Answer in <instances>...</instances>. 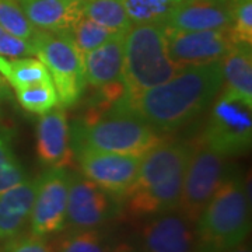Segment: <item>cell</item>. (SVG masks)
I'll return each mask as SVG.
<instances>
[{
	"mask_svg": "<svg viewBox=\"0 0 252 252\" xmlns=\"http://www.w3.org/2000/svg\"><path fill=\"white\" fill-rule=\"evenodd\" d=\"M223 86L221 62L182 67L172 79L112 107L127 111L161 132L187 125L213 102Z\"/></svg>",
	"mask_w": 252,
	"mask_h": 252,
	"instance_id": "6da1fadb",
	"label": "cell"
},
{
	"mask_svg": "<svg viewBox=\"0 0 252 252\" xmlns=\"http://www.w3.org/2000/svg\"><path fill=\"white\" fill-rule=\"evenodd\" d=\"M190 153L192 144L162 140L142 156L135 182L119 199V215L144 220L177 210Z\"/></svg>",
	"mask_w": 252,
	"mask_h": 252,
	"instance_id": "7a4b0ae2",
	"label": "cell"
},
{
	"mask_svg": "<svg viewBox=\"0 0 252 252\" xmlns=\"http://www.w3.org/2000/svg\"><path fill=\"white\" fill-rule=\"evenodd\" d=\"M69 132L73 154L99 150L142 157L164 140L158 130L140 118L115 107L102 112L91 108Z\"/></svg>",
	"mask_w": 252,
	"mask_h": 252,
	"instance_id": "3957f363",
	"label": "cell"
},
{
	"mask_svg": "<svg viewBox=\"0 0 252 252\" xmlns=\"http://www.w3.org/2000/svg\"><path fill=\"white\" fill-rule=\"evenodd\" d=\"M250 193L230 172L195 223L196 252H224L247 240L251 230Z\"/></svg>",
	"mask_w": 252,
	"mask_h": 252,
	"instance_id": "277c9868",
	"label": "cell"
},
{
	"mask_svg": "<svg viewBox=\"0 0 252 252\" xmlns=\"http://www.w3.org/2000/svg\"><path fill=\"white\" fill-rule=\"evenodd\" d=\"M168 55L167 28L161 23H142L129 28L124 49V86L121 99H132L172 79L180 72Z\"/></svg>",
	"mask_w": 252,
	"mask_h": 252,
	"instance_id": "5b68a950",
	"label": "cell"
},
{
	"mask_svg": "<svg viewBox=\"0 0 252 252\" xmlns=\"http://www.w3.org/2000/svg\"><path fill=\"white\" fill-rule=\"evenodd\" d=\"M31 44L34 55L45 64L62 107H73L86 89L83 55L70 34L36 31Z\"/></svg>",
	"mask_w": 252,
	"mask_h": 252,
	"instance_id": "8992f818",
	"label": "cell"
},
{
	"mask_svg": "<svg viewBox=\"0 0 252 252\" xmlns=\"http://www.w3.org/2000/svg\"><path fill=\"white\" fill-rule=\"evenodd\" d=\"M251 109V104L223 91L212 108L200 142L224 157L247 152L252 142Z\"/></svg>",
	"mask_w": 252,
	"mask_h": 252,
	"instance_id": "52a82bcc",
	"label": "cell"
},
{
	"mask_svg": "<svg viewBox=\"0 0 252 252\" xmlns=\"http://www.w3.org/2000/svg\"><path fill=\"white\" fill-rule=\"evenodd\" d=\"M228 174L223 154L212 150L202 142L192 146L177 210L192 223H196L207 202Z\"/></svg>",
	"mask_w": 252,
	"mask_h": 252,
	"instance_id": "ba28073f",
	"label": "cell"
},
{
	"mask_svg": "<svg viewBox=\"0 0 252 252\" xmlns=\"http://www.w3.org/2000/svg\"><path fill=\"white\" fill-rule=\"evenodd\" d=\"M121 202L83 174L70 172L66 227L97 228L119 215Z\"/></svg>",
	"mask_w": 252,
	"mask_h": 252,
	"instance_id": "9c48e42d",
	"label": "cell"
},
{
	"mask_svg": "<svg viewBox=\"0 0 252 252\" xmlns=\"http://www.w3.org/2000/svg\"><path fill=\"white\" fill-rule=\"evenodd\" d=\"M70 172L64 167H52L38 178L31 210V234L48 237L66 228V206Z\"/></svg>",
	"mask_w": 252,
	"mask_h": 252,
	"instance_id": "30bf717a",
	"label": "cell"
},
{
	"mask_svg": "<svg viewBox=\"0 0 252 252\" xmlns=\"http://www.w3.org/2000/svg\"><path fill=\"white\" fill-rule=\"evenodd\" d=\"M235 45L237 42L231 35L230 27L203 31H180L167 28L168 55L181 69L217 62Z\"/></svg>",
	"mask_w": 252,
	"mask_h": 252,
	"instance_id": "8fae6325",
	"label": "cell"
},
{
	"mask_svg": "<svg viewBox=\"0 0 252 252\" xmlns=\"http://www.w3.org/2000/svg\"><path fill=\"white\" fill-rule=\"evenodd\" d=\"M74 156L80 164L81 174L118 199L135 182L142 161V157L133 154L99 150H81Z\"/></svg>",
	"mask_w": 252,
	"mask_h": 252,
	"instance_id": "7c38bea8",
	"label": "cell"
},
{
	"mask_svg": "<svg viewBox=\"0 0 252 252\" xmlns=\"http://www.w3.org/2000/svg\"><path fill=\"white\" fill-rule=\"evenodd\" d=\"M142 252H196V230L178 210L149 217L140 228Z\"/></svg>",
	"mask_w": 252,
	"mask_h": 252,
	"instance_id": "4fadbf2b",
	"label": "cell"
},
{
	"mask_svg": "<svg viewBox=\"0 0 252 252\" xmlns=\"http://www.w3.org/2000/svg\"><path fill=\"white\" fill-rule=\"evenodd\" d=\"M233 23V0H182L164 20V26L180 31L228 28Z\"/></svg>",
	"mask_w": 252,
	"mask_h": 252,
	"instance_id": "5bb4252c",
	"label": "cell"
},
{
	"mask_svg": "<svg viewBox=\"0 0 252 252\" xmlns=\"http://www.w3.org/2000/svg\"><path fill=\"white\" fill-rule=\"evenodd\" d=\"M36 153L46 167H66L73 158L70 132L63 109H51L36 125Z\"/></svg>",
	"mask_w": 252,
	"mask_h": 252,
	"instance_id": "9a60e30c",
	"label": "cell"
},
{
	"mask_svg": "<svg viewBox=\"0 0 252 252\" xmlns=\"http://www.w3.org/2000/svg\"><path fill=\"white\" fill-rule=\"evenodd\" d=\"M127 31L115 32L107 42L83 55L86 81L95 87H104L124 81V49Z\"/></svg>",
	"mask_w": 252,
	"mask_h": 252,
	"instance_id": "2e32d148",
	"label": "cell"
},
{
	"mask_svg": "<svg viewBox=\"0 0 252 252\" xmlns=\"http://www.w3.org/2000/svg\"><path fill=\"white\" fill-rule=\"evenodd\" d=\"M34 27L58 34H70L83 17L84 0H18Z\"/></svg>",
	"mask_w": 252,
	"mask_h": 252,
	"instance_id": "e0dca14e",
	"label": "cell"
},
{
	"mask_svg": "<svg viewBox=\"0 0 252 252\" xmlns=\"http://www.w3.org/2000/svg\"><path fill=\"white\" fill-rule=\"evenodd\" d=\"M38 178L21 181L0 193V241L16 238L26 227L35 199Z\"/></svg>",
	"mask_w": 252,
	"mask_h": 252,
	"instance_id": "ac0fdd59",
	"label": "cell"
},
{
	"mask_svg": "<svg viewBox=\"0 0 252 252\" xmlns=\"http://www.w3.org/2000/svg\"><path fill=\"white\" fill-rule=\"evenodd\" d=\"M221 73L224 93L252 105V55L251 45L237 44L223 58Z\"/></svg>",
	"mask_w": 252,
	"mask_h": 252,
	"instance_id": "d6986e66",
	"label": "cell"
},
{
	"mask_svg": "<svg viewBox=\"0 0 252 252\" xmlns=\"http://www.w3.org/2000/svg\"><path fill=\"white\" fill-rule=\"evenodd\" d=\"M0 74L7 79L14 89L52 81L45 64L30 56L14 59L0 56Z\"/></svg>",
	"mask_w": 252,
	"mask_h": 252,
	"instance_id": "ffe728a7",
	"label": "cell"
},
{
	"mask_svg": "<svg viewBox=\"0 0 252 252\" xmlns=\"http://www.w3.org/2000/svg\"><path fill=\"white\" fill-rule=\"evenodd\" d=\"M83 16L114 32L129 31L132 27L122 0H84Z\"/></svg>",
	"mask_w": 252,
	"mask_h": 252,
	"instance_id": "44dd1931",
	"label": "cell"
},
{
	"mask_svg": "<svg viewBox=\"0 0 252 252\" xmlns=\"http://www.w3.org/2000/svg\"><path fill=\"white\" fill-rule=\"evenodd\" d=\"M52 252H107V235L101 228H70L49 244Z\"/></svg>",
	"mask_w": 252,
	"mask_h": 252,
	"instance_id": "7402d4cb",
	"label": "cell"
},
{
	"mask_svg": "<svg viewBox=\"0 0 252 252\" xmlns=\"http://www.w3.org/2000/svg\"><path fill=\"white\" fill-rule=\"evenodd\" d=\"M18 102L23 108L36 115H44L58 105V94L52 81L14 89Z\"/></svg>",
	"mask_w": 252,
	"mask_h": 252,
	"instance_id": "603a6c76",
	"label": "cell"
},
{
	"mask_svg": "<svg viewBox=\"0 0 252 252\" xmlns=\"http://www.w3.org/2000/svg\"><path fill=\"white\" fill-rule=\"evenodd\" d=\"M182 0H122L132 23H164V20Z\"/></svg>",
	"mask_w": 252,
	"mask_h": 252,
	"instance_id": "cb8c5ba5",
	"label": "cell"
},
{
	"mask_svg": "<svg viewBox=\"0 0 252 252\" xmlns=\"http://www.w3.org/2000/svg\"><path fill=\"white\" fill-rule=\"evenodd\" d=\"M26 180V172L11 147L9 133L0 132V193Z\"/></svg>",
	"mask_w": 252,
	"mask_h": 252,
	"instance_id": "d4e9b609",
	"label": "cell"
},
{
	"mask_svg": "<svg viewBox=\"0 0 252 252\" xmlns=\"http://www.w3.org/2000/svg\"><path fill=\"white\" fill-rule=\"evenodd\" d=\"M114 34H115L114 31L99 26L95 21H93L86 16H83L76 23V26L73 27L72 32H70L73 41L79 48L81 55L87 54L93 49H95L97 46L102 45Z\"/></svg>",
	"mask_w": 252,
	"mask_h": 252,
	"instance_id": "484cf974",
	"label": "cell"
},
{
	"mask_svg": "<svg viewBox=\"0 0 252 252\" xmlns=\"http://www.w3.org/2000/svg\"><path fill=\"white\" fill-rule=\"evenodd\" d=\"M0 27L27 41H31L36 32L14 0H0Z\"/></svg>",
	"mask_w": 252,
	"mask_h": 252,
	"instance_id": "4316f807",
	"label": "cell"
},
{
	"mask_svg": "<svg viewBox=\"0 0 252 252\" xmlns=\"http://www.w3.org/2000/svg\"><path fill=\"white\" fill-rule=\"evenodd\" d=\"M230 31L237 44L251 45L252 0H233V23Z\"/></svg>",
	"mask_w": 252,
	"mask_h": 252,
	"instance_id": "83f0119b",
	"label": "cell"
},
{
	"mask_svg": "<svg viewBox=\"0 0 252 252\" xmlns=\"http://www.w3.org/2000/svg\"><path fill=\"white\" fill-rule=\"evenodd\" d=\"M34 55L31 41L16 36L0 27V56L4 58H26Z\"/></svg>",
	"mask_w": 252,
	"mask_h": 252,
	"instance_id": "f1b7e54d",
	"label": "cell"
},
{
	"mask_svg": "<svg viewBox=\"0 0 252 252\" xmlns=\"http://www.w3.org/2000/svg\"><path fill=\"white\" fill-rule=\"evenodd\" d=\"M10 252H51V248L44 237L31 235L20 241H14Z\"/></svg>",
	"mask_w": 252,
	"mask_h": 252,
	"instance_id": "f546056e",
	"label": "cell"
},
{
	"mask_svg": "<svg viewBox=\"0 0 252 252\" xmlns=\"http://www.w3.org/2000/svg\"><path fill=\"white\" fill-rule=\"evenodd\" d=\"M107 252H142L140 248L132 243H119L114 248H111Z\"/></svg>",
	"mask_w": 252,
	"mask_h": 252,
	"instance_id": "4dcf8cb0",
	"label": "cell"
},
{
	"mask_svg": "<svg viewBox=\"0 0 252 252\" xmlns=\"http://www.w3.org/2000/svg\"><path fill=\"white\" fill-rule=\"evenodd\" d=\"M224 252H251V248L247 244V241H243L241 244H238V245H235V247H233V248H230V250H227Z\"/></svg>",
	"mask_w": 252,
	"mask_h": 252,
	"instance_id": "1f68e13d",
	"label": "cell"
},
{
	"mask_svg": "<svg viewBox=\"0 0 252 252\" xmlns=\"http://www.w3.org/2000/svg\"><path fill=\"white\" fill-rule=\"evenodd\" d=\"M0 84H1V76H0Z\"/></svg>",
	"mask_w": 252,
	"mask_h": 252,
	"instance_id": "d6a6232c",
	"label": "cell"
},
{
	"mask_svg": "<svg viewBox=\"0 0 252 252\" xmlns=\"http://www.w3.org/2000/svg\"><path fill=\"white\" fill-rule=\"evenodd\" d=\"M51 252H52V251H51Z\"/></svg>",
	"mask_w": 252,
	"mask_h": 252,
	"instance_id": "836d02e7",
	"label": "cell"
}]
</instances>
